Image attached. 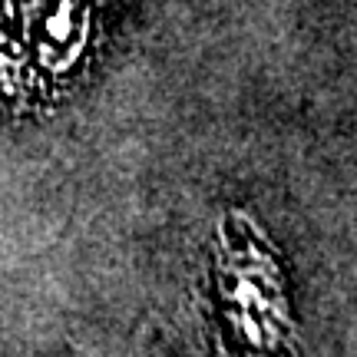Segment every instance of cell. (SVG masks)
I'll return each instance as SVG.
<instances>
[{
	"mask_svg": "<svg viewBox=\"0 0 357 357\" xmlns=\"http://www.w3.org/2000/svg\"><path fill=\"white\" fill-rule=\"evenodd\" d=\"M109 0H0V113L63 100L89 70Z\"/></svg>",
	"mask_w": 357,
	"mask_h": 357,
	"instance_id": "1",
	"label": "cell"
}]
</instances>
